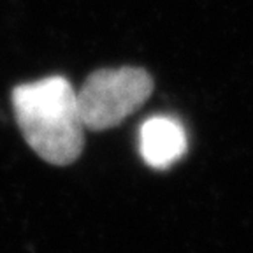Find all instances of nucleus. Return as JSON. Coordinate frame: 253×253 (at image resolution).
Listing matches in <instances>:
<instances>
[{"instance_id": "obj_1", "label": "nucleus", "mask_w": 253, "mask_h": 253, "mask_svg": "<svg viewBox=\"0 0 253 253\" xmlns=\"http://www.w3.org/2000/svg\"><path fill=\"white\" fill-rule=\"evenodd\" d=\"M14 116L27 144L44 162L69 166L84 146L78 91L62 76H47L12 90Z\"/></svg>"}, {"instance_id": "obj_2", "label": "nucleus", "mask_w": 253, "mask_h": 253, "mask_svg": "<svg viewBox=\"0 0 253 253\" xmlns=\"http://www.w3.org/2000/svg\"><path fill=\"white\" fill-rule=\"evenodd\" d=\"M153 79L141 67L100 69L78 91V109L86 130L118 126L150 99Z\"/></svg>"}, {"instance_id": "obj_3", "label": "nucleus", "mask_w": 253, "mask_h": 253, "mask_svg": "<svg viewBox=\"0 0 253 253\" xmlns=\"http://www.w3.org/2000/svg\"><path fill=\"white\" fill-rule=\"evenodd\" d=\"M139 151L150 167L167 169L185 155V128L169 116L148 118L139 130Z\"/></svg>"}]
</instances>
